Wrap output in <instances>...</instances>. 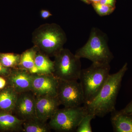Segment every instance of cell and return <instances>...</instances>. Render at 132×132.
Returning a JSON list of instances; mask_svg holds the SVG:
<instances>
[{
	"label": "cell",
	"instance_id": "1",
	"mask_svg": "<svg viewBox=\"0 0 132 132\" xmlns=\"http://www.w3.org/2000/svg\"><path fill=\"white\" fill-rule=\"evenodd\" d=\"M127 69L128 64L126 63L118 72L110 74L97 96L89 103L84 104L88 113L102 118L116 110L121 81Z\"/></svg>",
	"mask_w": 132,
	"mask_h": 132
},
{
	"label": "cell",
	"instance_id": "2",
	"mask_svg": "<svg viewBox=\"0 0 132 132\" xmlns=\"http://www.w3.org/2000/svg\"><path fill=\"white\" fill-rule=\"evenodd\" d=\"M67 40L61 28L55 24H46L40 26L32 34V42L39 51L47 55L54 56Z\"/></svg>",
	"mask_w": 132,
	"mask_h": 132
},
{
	"label": "cell",
	"instance_id": "3",
	"mask_svg": "<svg viewBox=\"0 0 132 132\" xmlns=\"http://www.w3.org/2000/svg\"><path fill=\"white\" fill-rule=\"evenodd\" d=\"M75 54L80 59H87L96 64H109L114 58L106 35L95 28L92 29L87 42Z\"/></svg>",
	"mask_w": 132,
	"mask_h": 132
},
{
	"label": "cell",
	"instance_id": "4",
	"mask_svg": "<svg viewBox=\"0 0 132 132\" xmlns=\"http://www.w3.org/2000/svg\"><path fill=\"white\" fill-rule=\"evenodd\" d=\"M109 64L92 63L81 70L79 80L82 88L85 103H89L98 94L110 75Z\"/></svg>",
	"mask_w": 132,
	"mask_h": 132
},
{
	"label": "cell",
	"instance_id": "5",
	"mask_svg": "<svg viewBox=\"0 0 132 132\" xmlns=\"http://www.w3.org/2000/svg\"><path fill=\"white\" fill-rule=\"evenodd\" d=\"M54 75L58 79L78 80L81 69L80 59L68 49L63 48L54 56Z\"/></svg>",
	"mask_w": 132,
	"mask_h": 132
},
{
	"label": "cell",
	"instance_id": "6",
	"mask_svg": "<svg viewBox=\"0 0 132 132\" xmlns=\"http://www.w3.org/2000/svg\"><path fill=\"white\" fill-rule=\"evenodd\" d=\"M87 113L84 106L59 109L50 119L48 125L57 131H74Z\"/></svg>",
	"mask_w": 132,
	"mask_h": 132
},
{
	"label": "cell",
	"instance_id": "7",
	"mask_svg": "<svg viewBox=\"0 0 132 132\" xmlns=\"http://www.w3.org/2000/svg\"><path fill=\"white\" fill-rule=\"evenodd\" d=\"M57 97L64 107L81 106L85 103V97L80 82L77 80L59 79Z\"/></svg>",
	"mask_w": 132,
	"mask_h": 132
},
{
	"label": "cell",
	"instance_id": "8",
	"mask_svg": "<svg viewBox=\"0 0 132 132\" xmlns=\"http://www.w3.org/2000/svg\"><path fill=\"white\" fill-rule=\"evenodd\" d=\"M59 79L53 74H32L31 91L36 96L57 97Z\"/></svg>",
	"mask_w": 132,
	"mask_h": 132
},
{
	"label": "cell",
	"instance_id": "9",
	"mask_svg": "<svg viewBox=\"0 0 132 132\" xmlns=\"http://www.w3.org/2000/svg\"><path fill=\"white\" fill-rule=\"evenodd\" d=\"M36 96L31 91L19 94L14 110L18 118L25 121L36 118Z\"/></svg>",
	"mask_w": 132,
	"mask_h": 132
},
{
	"label": "cell",
	"instance_id": "10",
	"mask_svg": "<svg viewBox=\"0 0 132 132\" xmlns=\"http://www.w3.org/2000/svg\"><path fill=\"white\" fill-rule=\"evenodd\" d=\"M60 105L57 97L36 96V118L43 122H47L59 109Z\"/></svg>",
	"mask_w": 132,
	"mask_h": 132
},
{
	"label": "cell",
	"instance_id": "11",
	"mask_svg": "<svg viewBox=\"0 0 132 132\" xmlns=\"http://www.w3.org/2000/svg\"><path fill=\"white\" fill-rule=\"evenodd\" d=\"M7 78L9 86L18 94L31 91L32 74L28 71L21 68H14Z\"/></svg>",
	"mask_w": 132,
	"mask_h": 132
},
{
	"label": "cell",
	"instance_id": "12",
	"mask_svg": "<svg viewBox=\"0 0 132 132\" xmlns=\"http://www.w3.org/2000/svg\"><path fill=\"white\" fill-rule=\"evenodd\" d=\"M111 113V121L116 132H132V113L115 110Z\"/></svg>",
	"mask_w": 132,
	"mask_h": 132
},
{
	"label": "cell",
	"instance_id": "13",
	"mask_svg": "<svg viewBox=\"0 0 132 132\" xmlns=\"http://www.w3.org/2000/svg\"><path fill=\"white\" fill-rule=\"evenodd\" d=\"M19 94L9 86L0 91V111L12 112L14 110Z\"/></svg>",
	"mask_w": 132,
	"mask_h": 132
},
{
	"label": "cell",
	"instance_id": "14",
	"mask_svg": "<svg viewBox=\"0 0 132 132\" xmlns=\"http://www.w3.org/2000/svg\"><path fill=\"white\" fill-rule=\"evenodd\" d=\"M11 112L0 111V130L4 131H22L24 121L13 115Z\"/></svg>",
	"mask_w": 132,
	"mask_h": 132
},
{
	"label": "cell",
	"instance_id": "15",
	"mask_svg": "<svg viewBox=\"0 0 132 132\" xmlns=\"http://www.w3.org/2000/svg\"><path fill=\"white\" fill-rule=\"evenodd\" d=\"M38 51L37 48L34 46L23 52L21 54L19 68L25 69L32 74H39L35 64V55Z\"/></svg>",
	"mask_w": 132,
	"mask_h": 132
},
{
	"label": "cell",
	"instance_id": "16",
	"mask_svg": "<svg viewBox=\"0 0 132 132\" xmlns=\"http://www.w3.org/2000/svg\"><path fill=\"white\" fill-rule=\"evenodd\" d=\"M35 64L39 74H52L54 71V62L52 61L48 55L38 51L36 54Z\"/></svg>",
	"mask_w": 132,
	"mask_h": 132
},
{
	"label": "cell",
	"instance_id": "17",
	"mask_svg": "<svg viewBox=\"0 0 132 132\" xmlns=\"http://www.w3.org/2000/svg\"><path fill=\"white\" fill-rule=\"evenodd\" d=\"M51 129L48 124L37 118L24 121L22 125V131L24 132H48Z\"/></svg>",
	"mask_w": 132,
	"mask_h": 132
},
{
	"label": "cell",
	"instance_id": "18",
	"mask_svg": "<svg viewBox=\"0 0 132 132\" xmlns=\"http://www.w3.org/2000/svg\"><path fill=\"white\" fill-rule=\"evenodd\" d=\"M21 55L12 53H0V61L8 68H19Z\"/></svg>",
	"mask_w": 132,
	"mask_h": 132
},
{
	"label": "cell",
	"instance_id": "19",
	"mask_svg": "<svg viewBox=\"0 0 132 132\" xmlns=\"http://www.w3.org/2000/svg\"><path fill=\"white\" fill-rule=\"evenodd\" d=\"M96 116L93 114L87 113L83 117L77 127V132H92L91 122Z\"/></svg>",
	"mask_w": 132,
	"mask_h": 132
},
{
	"label": "cell",
	"instance_id": "20",
	"mask_svg": "<svg viewBox=\"0 0 132 132\" xmlns=\"http://www.w3.org/2000/svg\"><path fill=\"white\" fill-rule=\"evenodd\" d=\"M92 5L95 11L101 16H105L111 14L115 10V7L104 5L100 2L92 3Z\"/></svg>",
	"mask_w": 132,
	"mask_h": 132
},
{
	"label": "cell",
	"instance_id": "21",
	"mask_svg": "<svg viewBox=\"0 0 132 132\" xmlns=\"http://www.w3.org/2000/svg\"><path fill=\"white\" fill-rule=\"evenodd\" d=\"M11 69L6 67L2 65L0 61V75L5 77H7L11 72Z\"/></svg>",
	"mask_w": 132,
	"mask_h": 132
},
{
	"label": "cell",
	"instance_id": "22",
	"mask_svg": "<svg viewBox=\"0 0 132 132\" xmlns=\"http://www.w3.org/2000/svg\"><path fill=\"white\" fill-rule=\"evenodd\" d=\"M52 15L50 12L47 10H42L40 11V16L42 19H46Z\"/></svg>",
	"mask_w": 132,
	"mask_h": 132
},
{
	"label": "cell",
	"instance_id": "23",
	"mask_svg": "<svg viewBox=\"0 0 132 132\" xmlns=\"http://www.w3.org/2000/svg\"><path fill=\"white\" fill-rule=\"evenodd\" d=\"M115 2L116 0H101L100 3L104 5H108L115 7Z\"/></svg>",
	"mask_w": 132,
	"mask_h": 132
},
{
	"label": "cell",
	"instance_id": "24",
	"mask_svg": "<svg viewBox=\"0 0 132 132\" xmlns=\"http://www.w3.org/2000/svg\"><path fill=\"white\" fill-rule=\"evenodd\" d=\"M121 111L124 112L132 113V100L125 108Z\"/></svg>",
	"mask_w": 132,
	"mask_h": 132
},
{
	"label": "cell",
	"instance_id": "25",
	"mask_svg": "<svg viewBox=\"0 0 132 132\" xmlns=\"http://www.w3.org/2000/svg\"><path fill=\"white\" fill-rule=\"evenodd\" d=\"M6 85V81L2 77L0 76V90L3 89Z\"/></svg>",
	"mask_w": 132,
	"mask_h": 132
},
{
	"label": "cell",
	"instance_id": "26",
	"mask_svg": "<svg viewBox=\"0 0 132 132\" xmlns=\"http://www.w3.org/2000/svg\"><path fill=\"white\" fill-rule=\"evenodd\" d=\"M90 3L92 2V3H98L100 2L101 0H88Z\"/></svg>",
	"mask_w": 132,
	"mask_h": 132
},
{
	"label": "cell",
	"instance_id": "27",
	"mask_svg": "<svg viewBox=\"0 0 132 132\" xmlns=\"http://www.w3.org/2000/svg\"><path fill=\"white\" fill-rule=\"evenodd\" d=\"M81 1L84 2L86 3H87V4L90 3L88 0H81Z\"/></svg>",
	"mask_w": 132,
	"mask_h": 132
}]
</instances>
